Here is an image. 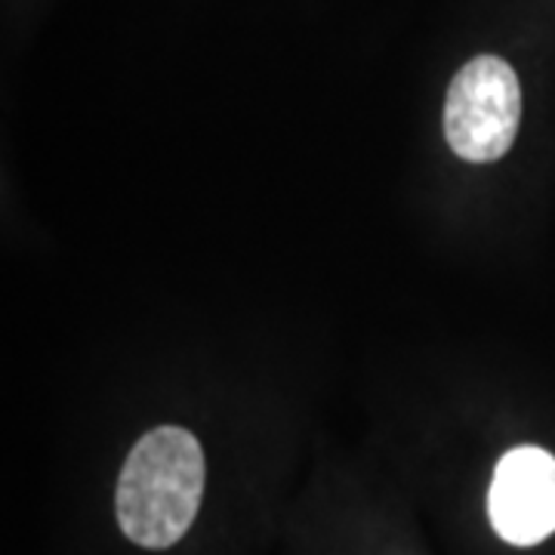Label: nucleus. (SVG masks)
Wrapping results in <instances>:
<instances>
[{
	"label": "nucleus",
	"instance_id": "f257e3e1",
	"mask_svg": "<svg viewBox=\"0 0 555 555\" xmlns=\"http://www.w3.org/2000/svg\"><path fill=\"white\" fill-rule=\"evenodd\" d=\"M204 478V451L192 433L179 426L145 433L120 469V531L145 550L173 546L198 516Z\"/></svg>",
	"mask_w": 555,
	"mask_h": 555
},
{
	"label": "nucleus",
	"instance_id": "f03ea898",
	"mask_svg": "<svg viewBox=\"0 0 555 555\" xmlns=\"http://www.w3.org/2000/svg\"><path fill=\"white\" fill-rule=\"evenodd\" d=\"M521 124V87L513 65L496 56L466 62L448 87L444 137L456 158L488 164L503 158Z\"/></svg>",
	"mask_w": 555,
	"mask_h": 555
},
{
	"label": "nucleus",
	"instance_id": "7ed1b4c3",
	"mask_svg": "<svg viewBox=\"0 0 555 555\" xmlns=\"http://www.w3.org/2000/svg\"><path fill=\"white\" fill-rule=\"evenodd\" d=\"M494 531L513 546H534L555 531V456L525 444L500 456L488 491Z\"/></svg>",
	"mask_w": 555,
	"mask_h": 555
}]
</instances>
